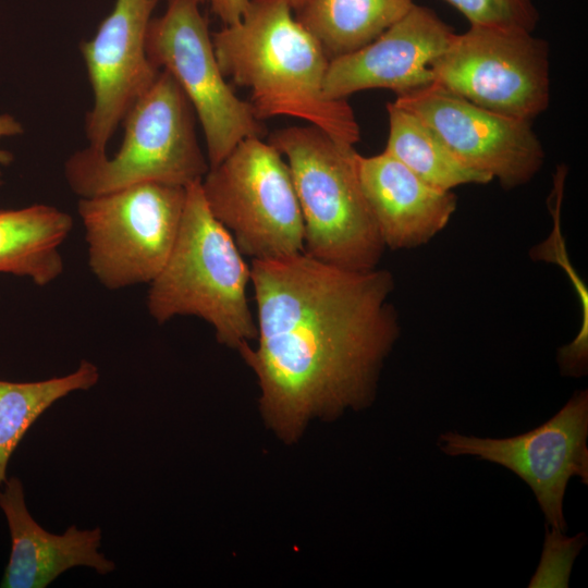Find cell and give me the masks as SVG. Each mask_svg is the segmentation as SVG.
<instances>
[{"mask_svg": "<svg viewBox=\"0 0 588 588\" xmlns=\"http://www.w3.org/2000/svg\"><path fill=\"white\" fill-rule=\"evenodd\" d=\"M250 270L257 346L238 351L270 425L294 438L310 416L367 406L400 334L391 272L346 270L305 252L253 259Z\"/></svg>", "mask_w": 588, "mask_h": 588, "instance_id": "1", "label": "cell"}, {"mask_svg": "<svg viewBox=\"0 0 588 588\" xmlns=\"http://www.w3.org/2000/svg\"><path fill=\"white\" fill-rule=\"evenodd\" d=\"M211 36L223 75L249 90L259 121L295 118L342 145L358 142V123L346 99L324 95L330 58L286 2L252 0L238 22Z\"/></svg>", "mask_w": 588, "mask_h": 588, "instance_id": "2", "label": "cell"}, {"mask_svg": "<svg viewBox=\"0 0 588 588\" xmlns=\"http://www.w3.org/2000/svg\"><path fill=\"white\" fill-rule=\"evenodd\" d=\"M0 509L11 538L1 588H45L68 569L79 566L93 568L99 575L115 569V563L99 552L100 527L78 529L71 525L61 535L47 531L30 515L17 477L8 478L0 486Z\"/></svg>", "mask_w": 588, "mask_h": 588, "instance_id": "14", "label": "cell"}, {"mask_svg": "<svg viewBox=\"0 0 588 588\" xmlns=\"http://www.w3.org/2000/svg\"><path fill=\"white\" fill-rule=\"evenodd\" d=\"M269 143L291 172L304 221V252L346 270L378 268L385 246L360 185L353 146L309 124L278 130Z\"/></svg>", "mask_w": 588, "mask_h": 588, "instance_id": "4", "label": "cell"}, {"mask_svg": "<svg viewBox=\"0 0 588 588\" xmlns=\"http://www.w3.org/2000/svg\"><path fill=\"white\" fill-rule=\"evenodd\" d=\"M441 88L481 108L531 121L550 103V48L517 28L470 25L431 65Z\"/></svg>", "mask_w": 588, "mask_h": 588, "instance_id": "8", "label": "cell"}, {"mask_svg": "<svg viewBox=\"0 0 588 588\" xmlns=\"http://www.w3.org/2000/svg\"><path fill=\"white\" fill-rule=\"evenodd\" d=\"M546 530L541 561L529 587H568L573 562L586 543V536L580 532L568 538L548 525Z\"/></svg>", "mask_w": 588, "mask_h": 588, "instance_id": "22", "label": "cell"}, {"mask_svg": "<svg viewBox=\"0 0 588 588\" xmlns=\"http://www.w3.org/2000/svg\"><path fill=\"white\" fill-rule=\"evenodd\" d=\"M199 4L167 0L164 13L148 25L145 48L150 62L170 73L189 100L204 132L210 168L241 140L261 137L264 130L250 103L225 81Z\"/></svg>", "mask_w": 588, "mask_h": 588, "instance_id": "9", "label": "cell"}, {"mask_svg": "<svg viewBox=\"0 0 588 588\" xmlns=\"http://www.w3.org/2000/svg\"><path fill=\"white\" fill-rule=\"evenodd\" d=\"M414 4L415 0H306L295 17L331 60L375 40Z\"/></svg>", "mask_w": 588, "mask_h": 588, "instance_id": "17", "label": "cell"}, {"mask_svg": "<svg viewBox=\"0 0 588 588\" xmlns=\"http://www.w3.org/2000/svg\"><path fill=\"white\" fill-rule=\"evenodd\" d=\"M396 105L418 115L465 166L511 189L541 169L544 150L528 120L481 108L437 84L396 96Z\"/></svg>", "mask_w": 588, "mask_h": 588, "instance_id": "11", "label": "cell"}, {"mask_svg": "<svg viewBox=\"0 0 588 588\" xmlns=\"http://www.w3.org/2000/svg\"><path fill=\"white\" fill-rule=\"evenodd\" d=\"M565 175V167H559L554 177V209L552 211L554 228L551 236L542 244H539L532 250V255L534 258L560 264L569 274L576 290L578 291L583 311L581 327L576 338L569 344L559 348L556 359L563 376L581 377L586 375L588 367L587 291L573 269V266L569 264L567 254L565 252L564 241L561 236L560 213Z\"/></svg>", "mask_w": 588, "mask_h": 588, "instance_id": "20", "label": "cell"}, {"mask_svg": "<svg viewBox=\"0 0 588 588\" xmlns=\"http://www.w3.org/2000/svg\"><path fill=\"white\" fill-rule=\"evenodd\" d=\"M160 0H115L93 38L82 41L94 103L85 119L88 148L107 152L117 126L152 86L160 70L148 59L146 33Z\"/></svg>", "mask_w": 588, "mask_h": 588, "instance_id": "12", "label": "cell"}, {"mask_svg": "<svg viewBox=\"0 0 588 588\" xmlns=\"http://www.w3.org/2000/svg\"><path fill=\"white\" fill-rule=\"evenodd\" d=\"M185 200L186 187L154 182L82 197L77 211L96 279L109 290L149 284L171 254Z\"/></svg>", "mask_w": 588, "mask_h": 588, "instance_id": "7", "label": "cell"}, {"mask_svg": "<svg viewBox=\"0 0 588 588\" xmlns=\"http://www.w3.org/2000/svg\"><path fill=\"white\" fill-rule=\"evenodd\" d=\"M454 35L433 10L415 3L368 45L330 60L324 95L339 100L371 88L391 89L396 96L425 88L434 81L433 61Z\"/></svg>", "mask_w": 588, "mask_h": 588, "instance_id": "13", "label": "cell"}, {"mask_svg": "<svg viewBox=\"0 0 588 588\" xmlns=\"http://www.w3.org/2000/svg\"><path fill=\"white\" fill-rule=\"evenodd\" d=\"M360 185L385 247L415 248L445 228L456 209L452 191L434 188L382 151L356 155Z\"/></svg>", "mask_w": 588, "mask_h": 588, "instance_id": "15", "label": "cell"}, {"mask_svg": "<svg viewBox=\"0 0 588 588\" xmlns=\"http://www.w3.org/2000/svg\"><path fill=\"white\" fill-rule=\"evenodd\" d=\"M470 25L517 28L532 33L539 12L532 0H445Z\"/></svg>", "mask_w": 588, "mask_h": 588, "instance_id": "21", "label": "cell"}, {"mask_svg": "<svg viewBox=\"0 0 588 588\" xmlns=\"http://www.w3.org/2000/svg\"><path fill=\"white\" fill-rule=\"evenodd\" d=\"M199 3H208L212 12L224 23L231 25L238 22L252 0H197Z\"/></svg>", "mask_w": 588, "mask_h": 588, "instance_id": "23", "label": "cell"}, {"mask_svg": "<svg viewBox=\"0 0 588 588\" xmlns=\"http://www.w3.org/2000/svg\"><path fill=\"white\" fill-rule=\"evenodd\" d=\"M250 274L233 236L210 212L200 181L186 186L174 246L149 283L150 316L158 323L175 316L199 317L211 324L219 343L238 350L257 338L246 296Z\"/></svg>", "mask_w": 588, "mask_h": 588, "instance_id": "3", "label": "cell"}, {"mask_svg": "<svg viewBox=\"0 0 588 588\" xmlns=\"http://www.w3.org/2000/svg\"><path fill=\"white\" fill-rule=\"evenodd\" d=\"M588 392L577 391L549 420L518 436L477 438L446 431L438 438L446 455H474L510 469L534 491L547 525L565 532L563 499L573 476L588 483Z\"/></svg>", "mask_w": 588, "mask_h": 588, "instance_id": "10", "label": "cell"}, {"mask_svg": "<svg viewBox=\"0 0 588 588\" xmlns=\"http://www.w3.org/2000/svg\"><path fill=\"white\" fill-rule=\"evenodd\" d=\"M99 370L82 359L71 373L41 381L0 380V486L8 479V464L33 424L58 400L97 384Z\"/></svg>", "mask_w": 588, "mask_h": 588, "instance_id": "19", "label": "cell"}, {"mask_svg": "<svg viewBox=\"0 0 588 588\" xmlns=\"http://www.w3.org/2000/svg\"><path fill=\"white\" fill-rule=\"evenodd\" d=\"M122 124L123 140L114 156L86 147L65 161V180L81 198L148 182L186 187L208 172L194 109L167 71L160 70Z\"/></svg>", "mask_w": 588, "mask_h": 588, "instance_id": "5", "label": "cell"}, {"mask_svg": "<svg viewBox=\"0 0 588 588\" xmlns=\"http://www.w3.org/2000/svg\"><path fill=\"white\" fill-rule=\"evenodd\" d=\"M72 226L69 213L49 205L0 210V273L51 283L63 271L59 248Z\"/></svg>", "mask_w": 588, "mask_h": 588, "instance_id": "16", "label": "cell"}, {"mask_svg": "<svg viewBox=\"0 0 588 588\" xmlns=\"http://www.w3.org/2000/svg\"><path fill=\"white\" fill-rule=\"evenodd\" d=\"M24 132L22 124L11 114H0V138L20 135ZM13 155L0 148V184L2 183V166H9Z\"/></svg>", "mask_w": 588, "mask_h": 588, "instance_id": "24", "label": "cell"}, {"mask_svg": "<svg viewBox=\"0 0 588 588\" xmlns=\"http://www.w3.org/2000/svg\"><path fill=\"white\" fill-rule=\"evenodd\" d=\"M212 216L242 254L270 260L304 252V221L283 156L261 137L241 140L200 181Z\"/></svg>", "mask_w": 588, "mask_h": 588, "instance_id": "6", "label": "cell"}, {"mask_svg": "<svg viewBox=\"0 0 588 588\" xmlns=\"http://www.w3.org/2000/svg\"><path fill=\"white\" fill-rule=\"evenodd\" d=\"M389 154L428 185L452 191L465 184H487L492 177L465 166L418 115L394 101L387 105Z\"/></svg>", "mask_w": 588, "mask_h": 588, "instance_id": "18", "label": "cell"}, {"mask_svg": "<svg viewBox=\"0 0 588 588\" xmlns=\"http://www.w3.org/2000/svg\"><path fill=\"white\" fill-rule=\"evenodd\" d=\"M282 1L286 2L293 9V11H297L305 3L306 0H282Z\"/></svg>", "mask_w": 588, "mask_h": 588, "instance_id": "25", "label": "cell"}]
</instances>
